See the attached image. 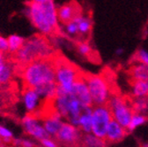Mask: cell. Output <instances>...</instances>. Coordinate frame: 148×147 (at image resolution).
Here are the masks:
<instances>
[{"label":"cell","instance_id":"25","mask_svg":"<svg viewBox=\"0 0 148 147\" xmlns=\"http://www.w3.org/2000/svg\"><path fill=\"white\" fill-rule=\"evenodd\" d=\"M77 50L79 54L81 55L82 57H89L92 53V49L91 45L85 41L79 42L77 43Z\"/></svg>","mask_w":148,"mask_h":147},{"label":"cell","instance_id":"14","mask_svg":"<svg viewBox=\"0 0 148 147\" xmlns=\"http://www.w3.org/2000/svg\"><path fill=\"white\" fill-rule=\"evenodd\" d=\"M79 14H81V12L79 11L78 5L74 4L72 2L64 4L58 9V21L61 24H64V25L72 21L74 18L77 17Z\"/></svg>","mask_w":148,"mask_h":147},{"label":"cell","instance_id":"7","mask_svg":"<svg viewBox=\"0 0 148 147\" xmlns=\"http://www.w3.org/2000/svg\"><path fill=\"white\" fill-rule=\"evenodd\" d=\"M107 105L112 114L113 120L127 129L134 114L131 101L120 94H112Z\"/></svg>","mask_w":148,"mask_h":147},{"label":"cell","instance_id":"32","mask_svg":"<svg viewBox=\"0 0 148 147\" xmlns=\"http://www.w3.org/2000/svg\"><path fill=\"white\" fill-rule=\"evenodd\" d=\"M31 1L36 4H45L49 1H53V0H31Z\"/></svg>","mask_w":148,"mask_h":147},{"label":"cell","instance_id":"24","mask_svg":"<svg viewBox=\"0 0 148 147\" xmlns=\"http://www.w3.org/2000/svg\"><path fill=\"white\" fill-rule=\"evenodd\" d=\"M147 121V117L143 115V114H138V113H134L131 122H130L128 128H127V131H133L135 129H137L138 126L143 125L145 122Z\"/></svg>","mask_w":148,"mask_h":147},{"label":"cell","instance_id":"37","mask_svg":"<svg viewBox=\"0 0 148 147\" xmlns=\"http://www.w3.org/2000/svg\"><path fill=\"white\" fill-rule=\"evenodd\" d=\"M0 144H2V138L0 137Z\"/></svg>","mask_w":148,"mask_h":147},{"label":"cell","instance_id":"11","mask_svg":"<svg viewBox=\"0 0 148 147\" xmlns=\"http://www.w3.org/2000/svg\"><path fill=\"white\" fill-rule=\"evenodd\" d=\"M70 93H71L74 96H75L85 107H94V104H92V98H91V95L89 93V89H88L86 82L84 79L83 74L75 83L73 84Z\"/></svg>","mask_w":148,"mask_h":147},{"label":"cell","instance_id":"31","mask_svg":"<svg viewBox=\"0 0 148 147\" xmlns=\"http://www.w3.org/2000/svg\"><path fill=\"white\" fill-rule=\"evenodd\" d=\"M0 51L5 54L9 52V43L8 39L0 35Z\"/></svg>","mask_w":148,"mask_h":147},{"label":"cell","instance_id":"29","mask_svg":"<svg viewBox=\"0 0 148 147\" xmlns=\"http://www.w3.org/2000/svg\"><path fill=\"white\" fill-rule=\"evenodd\" d=\"M40 143H41V145L44 147H59V144L57 142V140L51 137H49L41 140Z\"/></svg>","mask_w":148,"mask_h":147},{"label":"cell","instance_id":"8","mask_svg":"<svg viewBox=\"0 0 148 147\" xmlns=\"http://www.w3.org/2000/svg\"><path fill=\"white\" fill-rule=\"evenodd\" d=\"M113 120L108 105L94 106L92 111V132L95 136L105 139L107 129Z\"/></svg>","mask_w":148,"mask_h":147},{"label":"cell","instance_id":"2","mask_svg":"<svg viewBox=\"0 0 148 147\" xmlns=\"http://www.w3.org/2000/svg\"><path fill=\"white\" fill-rule=\"evenodd\" d=\"M54 58L37 59L26 64L22 72L25 86L35 89L45 85L57 83Z\"/></svg>","mask_w":148,"mask_h":147},{"label":"cell","instance_id":"21","mask_svg":"<svg viewBox=\"0 0 148 147\" xmlns=\"http://www.w3.org/2000/svg\"><path fill=\"white\" fill-rule=\"evenodd\" d=\"M13 75V66L12 64L5 61L0 66V86L7 85Z\"/></svg>","mask_w":148,"mask_h":147},{"label":"cell","instance_id":"33","mask_svg":"<svg viewBox=\"0 0 148 147\" xmlns=\"http://www.w3.org/2000/svg\"><path fill=\"white\" fill-rule=\"evenodd\" d=\"M123 51H124V50H123V49H122V48H118V49L116 50V52H115V53H116V56H118V57H119V56H122V55L123 54Z\"/></svg>","mask_w":148,"mask_h":147},{"label":"cell","instance_id":"3","mask_svg":"<svg viewBox=\"0 0 148 147\" xmlns=\"http://www.w3.org/2000/svg\"><path fill=\"white\" fill-rule=\"evenodd\" d=\"M55 49L44 35H36L25 41L23 46L14 55L16 60L27 64L37 59H51L55 57Z\"/></svg>","mask_w":148,"mask_h":147},{"label":"cell","instance_id":"5","mask_svg":"<svg viewBox=\"0 0 148 147\" xmlns=\"http://www.w3.org/2000/svg\"><path fill=\"white\" fill-rule=\"evenodd\" d=\"M55 71H56V82L58 86L64 92L70 93L73 84L75 83L81 76V73L78 67L71 64L64 58H54Z\"/></svg>","mask_w":148,"mask_h":147},{"label":"cell","instance_id":"19","mask_svg":"<svg viewBox=\"0 0 148 147\" xmlns=\"http://www.w3.org/2000/svg\"><path fill=\"white\" fill-rule=\"evenodd\" d=\"M131 94L133 98L148 97V83L142 80H132Z\"/></svg>","mask_w":148,"mask_h":147},{"label":"cell","instance_id":"17","mask_svg":"<svg viewBox=\"0 0 148 147\" xmlns=\"http://www.w3.org/2000/svg\"><path fill=\"white\" fill-rule=\"evenodd\" d=\"M92 107H85L79 118L78 127L83 134L92 132Z\"/></svg>","mask_w":148,"mask_h":147},{"label":"cell","instance_id":"1","mask_svg":"<svg viewBox=\"0 0 148 147\" xmlns=\"http://www.w3.org/2000/svg\"><path fill=\"white\" fill-rule=\"evenodd\" d=\"M26 14L33 26L43 35H51L58 30V9L54 0L45 4L29 2Z\"/></svg>","mask_w":148,"mask_h":147},{"label":"cell","instance_id":"38","mask_svg":"<svg viewBox=\"0 0 148 147\" xmlns=\"http://www.w3.org/2000/svg\"><path fill=\"white\" fill-rule=\"evenodd\" d=\"M15 147H24V146H22V145H16Z\"/></svg>","mask_w":148,"mask_h":147},{"label":"cell","instance_id":"35","mask_svg":"<svg viewBox=\"0 0 148 147\" xmlns=\"http://www.w3.org/2000/svg\"><path fill=\"white\" fill-rule=\"evenodd\" d=\"M2 99H3V97H2V94H1V92H0V103H1V101H2Z\"/></svg>","mask_w":148,"mask_h":147},{"label":"cell","instance_id":"23","mask_svg":"<svg viewBox=\"0 0 148 147\" xmlns=\"http://www.w3.org/2000/svg\"><path fill=\"white\" fill-rule=\"evenodd\" d=\"M7 39H8V43H9V53L11 54H15L23 46L26 41L23 37H21V36L18 34H12Z\"/></svg>","mask_w":148,"mask_h":147},{"label":"cell","instance_id":"16","mask_svg":"<svg viewBox=\"0 0 148 147\" xmlns=\"http://www.w3.org/2000/svg\"><path fill=\"white\" fill-rule=\"evenodd\" d=\"M132 80H142L148 83V66L140 63H133L129 70Z\"/></svg>","mask_w":148,"mask_h":147},{"label":"cell","instance_id":"26","mask_svg":"<svg viewBox=\"0 0 148 147\" xmlns=\"http://www.w3.org/2000/svg\"><path fill=\"white\" fill-rule=\"evenodd\" d=\"M133 61L148 66V51L145 49H139L133 56Z\"/></svg>","mask_w":148,"mask_h":147},{"label":"cell","instance_id":"20","mask_svg":"<svg viewBox=\"0 0 148 147\" xmlns=\"http://www.w3.org/2000/svg\"><path fill=\"white\" fill-rule=\"evenodd\" d=\"M80 145L83 147H106L107 142L105 139L98 137L92 133H87L82 136Z\"/></svg>","mask_w":148,"mask_h":147},{"label":"cell","instance_id":"6","mask_svg":"<svg viewBox=\"0 0 148 147\" xmlns=\"http://www.w3.org/2000/svg\"><path fill=\"white\" fill-rule=\"evenodd\" d=\"M83 76L88 86L94 106L107 105L112 95L110 85L107 79L95 74H83Z\"/></svg>","mask_w":148,"mask_h":147},{"label":"cell","instance_id":"4","mask_svg":"<svg viewBox=\"0 0 148 147\" xmlns=\"http://www.w3.org/2000/svg\"><path fill=\"white\" fill-rule=\"evenodd\" d=\"M53 104L54 112L58 114L66 122L78 126L79 118L85 107L71 93H67L58 86L57 94L50 101Z\"/></svg>","mask_w":148,"mask_h":147},{"label":"cell","instance_id":"39","mask_svg":"<svg viewBox=\"0 0 148 147\" xmlns=\"http://www.w3.org/2000/svg\"><path fill=\"white\" fill-rule=\"evenodd\" d=\"M36 147H44V146H42V145H40V146H36Z\"/></svg>","mask_w":148,"mask_h":147},{"label":"cell","instance_id":"36","mask_svg":"<svg viewBox=\"0 0 148 147\" xmlns=\"http://www.w3.org/2000/svg\"><path fill=\"white\" fill-rule=\"evenodd\" d=\"M0 147H7V146H5V145H4V144H0Z\"/></svg>","mask_w":148,"mask_h":147},{"label":"cell","instance_id":"27","mask_svg":"<svg viewBox=\"0 0 148 147\" xmlns=\"http://www.w3.org/2000/svg\"><path fill=\"white\" fill-rule=\"evenodd\" d=\"M64 32L70 37H75L79 35V28L77 23L73 20L64 25Z\"/></svg>","mask_w":148,"mask_h":147},{"label":"cell","instance_id":"13","mask_svg":"<svg viewBox=\"0 0 148 147\" xmlns=\"http://www.w3.org/2000/svg\"><path fill=\"white\" fill-rule=\"evenodd\" d=\"M127 134V129L123 127L116 121L110 122L106 132L105 140L107 143H116L121 141Z\"/></svg>","mask_w":148,"mask_h":147},{"label":"cell","instance_id":"10","mask_svg":"<svg viewBox=\"0 0 148 147\" xmlns=\"http://www.w3.org/2000/svg\"><path fill=\"white\" fill-rule=\"evenodd\" d=\"M21 123L24 131L36 140L41 141L49 137L42 122L39 121V119L35 116V115L27 114L22 118Z\"/></svg>","mask_w":148,"mask_h":147},{"label":"cell","instance_id":"34","mask_svg":"<svg viewBox=\"0 0 148 147\" xmlns=\"http://www.w3.org/2000/svg\"><path fill=\"white\" fill-rule=\"evenodd\" d=\"M4 53H2L1 51H0V66H1L2 64H3V63L5 61V57H4Z\"/></svg>","mask_w":148,"mask_h":147},{"label":"cell","instance_id":"30","mask_svg":"<svg viewBox=\"0 0 148 147\" xmlns=\"http://www.w3.org/2000/svg\"><path fill=\"white\" fill-rule=\"evenodd\" d=\"M16 145H22L24 147H36L35 144L29 139H17L13 141Z\"/></svg>","mask_w":148,"mask_h":147},{"label":"cell","instance_id":"12","mask_svg":"<svg viewBox=\"0 0 148 147\" xmlns=\"http://www.w3.org/2000/svg\"><path fill=\"white\" fill-rule=\"evenodd\" d=\"M22 100L27 113L35 115L38 112L42 99L35 91V89L31 87H26L23 92Z\"/></svg>","mask_w":148,"mask_h":147},{"label":"cell","instance_id":"18","mask_svg":"<svg viewBox=\"0 0 148 147\" xmlns=\"http://www.w3.org/2000/svg\"><path fill=\"white\" fill-rule=\"evenodd\" d=\"M73 21L78 25L79 35L86 36L87 34H90V32L92 30V22L88 16L79 14L77 17L74 18Z\"/></svg>","mask_w":148,"mask_h":147},{"label":"cell","instance_id":"22","mask_svg":"<svg viewBox=\"0 0 148 147\" xmlns=\"http://www.w3.org/2000/svg\"><path fill=\"white\" fill-rule=\"evenodd\" d=\"M131 102L134 113L145 115L148 112V97L133 98Z\"/></svg>","mask_w":148,"mask_h":147},{"label":"cell","instance_id":"15","mask_svg":"<svg viewBox=\"0 0 148 147\" xmlns=\"http://www.w3.org/2000/svg\"><path fill=\"white\" fill-rule=\"evenodd\" d=\"M63 118L56 112L46 116L42 120V124L49 137L55 138L63 125Z\"/></svg>","mask_w":148,"mask_h":147},{"label":"cell","instance_id":"9","mask_svg":"<svg viewBox=\"0 0 148 147\" xmlns=\"http://www.w3.org/2000/svg\"><path fill=\"white\" fill-rule=\"evenodd\" d=\"M82 134V131L78 126L68 122H64L55 139L59 144L67 147H77L81 144Z\"/></svg>","mask_w":148,"mask_h":147},{"label":"cell","instance_id":"28","mask_svg":"<svg viewBox=\"0 0 148 147\" xmlns=\"http://www.w3.org/2000/svg\"><path fill=\"white\" fill-rule=\"evenodd\" d=\"M0 137L5 140V142H11V139L13 137V133L9 129L4 127L3 125H0Z\"/></svg>","mask_w":148,"mask_h":147}]
</instances>
